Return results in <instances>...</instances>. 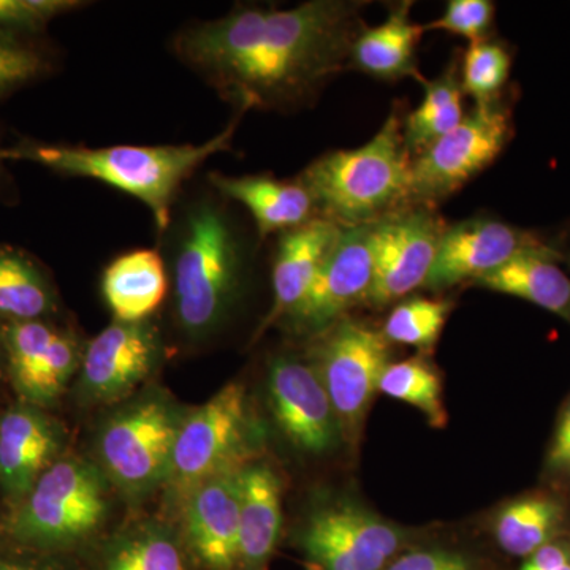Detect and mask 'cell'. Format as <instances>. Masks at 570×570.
<instances>
[{"label": "cell", "mask_w": 570, "mask_h": 570, "mask_svg": "<svg viewBox=\"0 0 570 570\" xmlns=\"http://www.w3.org/2000/svg\"><path fill=\"white\" fill-rule=\"evenodd\" d=\"M365 2L313 0L294 9L242 7L176 37L187 66L239 108H291L351 58Z\"/></svg>", "instance_id": "1"}, {"label": "cell", "mask_w": 570, "mask_h": 570, "mask_svg": "<svg viewBox=\"0 0 570 570\" xmlns=\"http://www.w3.org/2000/svg\"><path fill=\"white\" fill-rule=\"evenodd\" d=\"M239 118L202 145L82 146L20 141L0 148V160H28L56 174L92 178L138 198L160 230L170 223L171 205L181 184L214 154L230 148Z\"/></svg>", "instance_id": "2"}, {"label": "cell", "mask_w": 570, "mask_h": 570, "mask_svg": "<svg viewBox=\"0 0 570 570\" xmlns=\"http://www.w3.org/2000/svg\"><path fill=\"white\" fill-rule=\"evenodd\" d=\"M411 164L403 122L393 110L370 141L325 154L298 183L313 197L317 217L341 228L362 227L409 205Z\"/></svg>", "instance_id": "3"}, {"label": "cell", "mask_w": 570, "mask_h": 570, "mask_svg": "<svg viewBox=\"0 0 570 570\" xmlns=\"http://www.w3.org/2000/svg\"><path fill=\"white\" fill-rule=\"evenodd\" d=\"M242 275V255L225 213L194 206L184 220L175 257V314L187 336L200 340L224 324Z\"/></svg>", "instance_id": "4"}, {"label": "cell", "mask_w": 570, "mask_h": 570, "mask_svg": "<svg viewBox=\"0 0 570 570\" xmlns=\"http://www.w3.org/2000/svg\"><path fill=\"white\" fill-rule=\"evenodd\" d=\"M107 513L108 480L102 469L77 456H61L10 510L2 528L21 549L61 551L92 538Z\"/></svg>", "instance_id": "5"}, {"label": "cell", "mask_w": 570, "mask_h": 570, "mask_svg": "<svg viewBox=\"0 0 570 570\" xmlns=\"http://www.w3.org/2000/svg\"><path fill=\"white\" fill-rule=\"evenodd\" d=\"M183 419L164 393H148L116 412L97 441L108 482L129 498L146 497L167 483Z\"/></svg>", "instance_id": "6"}, {"label": "cell", "mask_w": 570, "mask_h": 570, "mask_svg": "<svg viewBox=\"0 0 570 570\" xmlns=\"http://www.w3.org/2000/svg\"><path fill=\"white\" fill-rule=\"evenodd\" d=\"M245 389L228 384L184 415L171 456L168 487L184 499L206 480L253 461L254 428Z\"/></svg>", "instance_id": "7"}, {"label": "cell", "mask_w": 570, "mask_h": 570, "mask_svg": "<svg viewBox=\"0 0 570 570\" xmlns=\"http://www.w3.org/2000/svg\"><path fill=\"white\" fill-rule=\"evenodd\" d=\"M510 135L504 100L475 104L455 129L412 159L409 205L433 206L455 194L501 156Z\"/></svg>", "instance_id": "8"}, {"label": "cell", "mask_w": 570, "mask_h": 570, "mask_svg": "<svg viewBox=\"0 0 570 570\" xmlns=\"http://www.w3.org/2000/svg\"><path fill=\"white\" fill-rule=\"evenodd\" d=\"M414 539L356 502L337 501L311 513L298 547L307 570H385Z\"/></svg>", "instance_id": "9"}, {"label": "cell", "mask_w": 570, "mask_h": 570, "mask_svg": "<svg viewBox=\"0 0 570 570\" xmlns=\"http://www.w3.org/2000/svg\"><path fill=\"white\" fill-rule=\"evenodd\" d=\"M313 355L341 434L355 442L389 366L390 343L379 330L344 317L316 336Z\"/></svg>", "instance_id": "10"}, {"label": "cell", "mask_w": 570, "mask_h": 570, "mask_svg": "<svg viewBox=\"0 0 570 570\" xmlns=\"http://www.w3.org/2000/svg\"><path fill=\"white\" fill-rule=\"evenodd\" d=\"M445 227L431 206L420 205L403 206L371 224L374 275L366 303L389 306L423 287Z\"/></svg>", "instance_id": "11"}, {"label": "cell", "mask_w": 570, "mask_h": 570, "mask_svg": "<svg viewBox=\"0 0 570 570\" xmlns=\"http://www.w3.org/2000/svg\"><path fill=\"white\" fill-rule=\"evenodd\" d=\"M528 254L562 255L535 232L487 217L463 220L445 227L423 287L442 292L468 281L475 283Z\"/></svg>", "instance_id": "12"}, {"label": "cell", "mask_w": 570, "mask_h": 570, "mask_svg": "<svg viewBox=\"0 0 570 570\" xmlns=\"http://www.w3.org/2000/svg\"><path fill=\"white\" fill-rule=\"evenodd\" d=\"M370 225L341 230L305 296L283 318L296 335H322L348 309L367 302L374 275Z\"/></svg>", "instance_id": "13"}, {"label": "cell", "mask_w": 570, "mask_h": 570, "mask_svg": "<svg viewBox=\"0 0 570 570\" xmlns=\"http://www.w3.org/2000/svg\"><path fill=\"white\" fill-rule=\"evenodd\" d=\"M3 347L18 400L32 406L51 407L80 371L82 351L77 336L47 318L7 324Z\"/></svg>", "instance_id": "14"}, {"label": "cell", "mask_w": 570, "mask_h": 570, "mask_svg": "<svg viewBox=\"0 0 570 570\" xmlns=\"http://www.w3.org/2000/svg\"><path fill=\"white\" fill-rule=\"evenodd\" d=\"M266 387L273 417L295 449L313 456L335 450L343 434L313 365L295 356H277L269 365Z\"/></svg>", "instance_id": "15"}, {"label": "cell", "mask_w": 570, "mask_h": 570, "mask_svg": "<svg viewBox=\"0 0 570 570\" xmlns=\"http://www.w3.org/2000/svg\"><path fill=\"white\" fill-rule=\"evenodd\" d=\"M160 354L163 344L151 322H111L82 352V397L89 403H118L151 376Z\"/></svg>", "instance_id": "16"}, {"label": "cell", "mask_w": 570, "mask_h": 570, "mask_svg": "<svg viewBox=\"0 0 570 570\" xmlns=\"http://www.w3.org/2000/svg\"><path fill=\"white\" fill-rule=\"evenodd\" d=\"M66 436L47 409L18 401L0 415V497L9 509L28 497L37 480L61 459Z\"/></svg>", "instance_id": "17"}, {"label": "cell", "mask_w": 570, "mask_h": 570, "mask_svg": "<svg viewBox=\"0 0 570 570\" xmlns=\"http://www.w3.org/2000/svg\"><path fill=\"white\" fill-rule=\"evenodd\" d=\"M239 471L206 480L184 499L187 546L208 570H239Z\"/></svg>", "instance_id": "18"}, {"label": "cell", "mask_w": 570, "mask_h": 570, "mask_svg": "<svg viewBox=\"0 0 570 570\" xmlns=\"http://www.w3.org/2000/svg\"><path fill=\"white\" fill-rule=\"evenodd\" d=\"M283 530V485L265 461L239 471V570H268Z\"/></svg>", "instance_id": "19"}, {"label": "cell", "mask_w": 570, "mask_h": 570, "mask_svg": "<svg viewBox=\"0 0 570 570\" xmlns=\"http://www.w3.org/2000/svg\"><path fill=\"white\" fill-rule=\"evenodd\" d=\"M343 228L324 217L284 232L273 265V306L261 332L283 321L298 305L313 284L322 264L333 249Z\"/></svg>", "instance_id": "20"}, {"label": "cell", "mask_w": 570, "mask_h": 570, "mask_svg": "<svg viewBox=\"0 0 570 570\" xmlns=\"http://www.w3.org/2000/svg\"><path fill=\"white\" fill-rule=\"evenodd\" d=\"M412 2L390 7L387 20L376 28H362L356 33L348 62L356 70L384 81L415 78L419 71L417 48L423 26L412 21Z\"/></svg>", "instance_id": "21"}, {"label": "cell", "mask_w": 570, "mask_h": 570, "mask_svg": "<svg viewBox=\"0 0 570 570\" xmlns=\"http://www.w3.org/2000/svg\"><path fill=\"white\" fill-rule=\"evenodd\" d=\"M213 186L253 214L261 238L288 232L317 217L313 197L302 183H285L269 176L212 175Z\"/></svg>", "instance_id": "22"}, {"label": "cell", "mask_w": 570, "mask_h": 570, "mask_svg": "<svg viewBox=\"0 0 570 570\" xmlns=\"http://www.w3.org/2000/svg\"><path fill=\"white\" fill-rule=\"evenodd\" d=\"M167 272L157 250L140 249L116 258L102 277L105 302L115 321H148L167 295Z\"/></svg>", "instance_id": "23"}, {"label": "cell", "mask_w": 570, "mask_h": 570, "mask_svg": "<svg viewBox=\"0 0 570 570\" xmlns=\"http://www.w3.org/2000/svg\"><path fill=\"white\" fill-rule=\"evenodd\" d=\"M562 255L528 254L513 258L475 285L524 299L570 322V277L558 265Z\"/></svg>", "instance_id": "24"}, {"label": "cell", "mask_w": 570, "mask_h": 570, "mask_svg": "<svg viewBox=\"0 0 570 570\" xmlns=\"http://www.w3.org/2000/svg\"><path fill=\"white\" fill-rule=\"evenodd\" d=\"M566 509L549 494H528L502 505L491 523L494 542L510 557L527 560L540 547L561 538Z\"/></svg>", "instance_id": "25"}, {"label": "cell", "mask_w": 570, "mask_h": 570, "mask_svg": "<svg viewBox=\"0 0 570 570\" xmlns=\"http://www.w3.org/2000/svg\"><path fill=\"white\" fill-rule=\"evenodd\" d=\"M425 96L422 104L403 124V140L409 156L415 157L430 148L463 121V88L460 62L453 59L434 80H423Z\"/></svg>", "instance_id": "26"}, {"label": "cell", "mask_w": 570, "mask_h": 570, "mask_svg": "<svg viewBox=\"0 0 570 570\" xmlns=\"http://www.w3.org/2000/svg\"><path fill=\"white\" fill-rule=\"evenodd\" d=\"M56 307L48 277L21 250L0 247V318L13 322L41 321Z\"/></svg>", "instance_id": "27"}, {"label": "cell", "mask_w": 570, "mask_h": 570, "mask_svg": "<svg viewBox=\"0 0 570 570\" xmlns=\"http://www.w3.org/2000/svg\"><path fill=\"white\" fill-rule=\"evenodd\" d=\"M379 392L417 409L433 428L448 425L441 373L423 355L389 363L379 381Z\"/></svg>", "instance_id": "28"}, {"label": "cell", "mask_w": 570, "mask_h": 570, "mask_svg": "<svg viewBox=\"0 0 570 570\" xmlns=\"http://www.w3.org/2000/svg\"><path fill=\"white\" fill-rule=\"evenodd\" d=\"M100 570H189V562L181 540L151 523L116 539Z\"/></svg>", "instance_id": "29"}, {"label": "cell", "mask_w": 570, "mask_h": 570, "mask_svg": "<svg viewBox=\"0 0 570 570\" xmlns=\"http://www.w3.org/2000/svg\"><path fill=\"white\" fill-rule=\"evenodd\" d=\"M452 309L453 303L449 299L422 296L403 299L389 314L382 335L390 344L430 351L438 343Z\"/></svg>", "instance_id": "30"}, {"label": "cell", "mask_w": 570, "mask_h": 570, "mask_svg": "<svg viewBox=\"0 0 570 570\" xmlns=\"http://www.w3.org/2000/svg\"><path fill=\"white\" fill-rule=\"evenodd\" d=\"M512 69V55L508 45L489 39L471 43L460 63V80L464 96L475 104L501 99Z\"/></svg>", "instance_id": "31"}, {"label": "cell", "mask_w": 570, "mask_h": 570, "mask_svg": "<svg viewBox=\"0 0 570 570\" xmlns=\"http://www.w3.org/2000/svg\"><path fill=\"white\" fill-rule=\"evenodd\" d=\"M48 70V56L24 32L0 29V97L39 80Z\"/></svg>", "instance_id": "32"}, {"label": "cell", "mask_w": 570, "mask_h": 570, "mask_svg": "<svg viewBox=\"0 0 570 570\" xmlns=\"http://www.w3.org/2000/svg\"><path fill=\"white\" fill-rule=\"evenodd\" d=\"M494 11L490 0H450L441 17L422 24L423 32H448L478 43L491 39Z\"/></svg>", "instance_id": "33"}, {"label": "cell", "mask_w": 570, "mask_h": 570, "mask_svg": "<svg viewBox=\"0 0 570 570\" xmlns=\"http://www.w3.org/2000/svg\"><path fill=\"white\" fill-rule=\"evenodd\" d=\"M385 570H490L469 551L439 543H414Z\"/></svg>", "instance_id": "34"}, {"label": "cell", "mask_w": 570, "mask_h": 570, "mask_svg": "<svg viewBox=\"0 0 570 570\" xmlns=\"http://www.w3.org/2000/svg\"><path fill=\"white\" fill-rule=\"evenodd\" d=\"M73 0H0V29L33 33L59 14L78 9Z\"/></svg>", "instance_id": "35"}, {"label": "cell", "mask_w": 570, "mask_h": 570, "mask_svg": "<svg viewBox=\"0 0 570 570\" xmlns=\"http://www.w3.org/2000/svg\"><path fill=\"white\" fill-rule=\"evenodd\" d=\"M547 469L551 474L570 478V400L562 411L557 433L551 441Z\"/></svg>", "instance_id": "36"}, {"label": "cell", "mask_w": 570, "mask_h": 570, "mask_svg": "<svg viewBox=\"0 0 570 570\" xmlns=\"http://www.w3.org/2000/svg\"><path fill=\"white\" fill-rule=\"evenodd\" d=\"M520 570H570V540H551L528 557Z\"/></svg>", "instance_id": "37"}, {"label": "cell", "mask_w": 570, "mask_h": 570, "mask_svg": "<svg viewBox=\"0 0 570 570\" xmlns=\"http://www.w3.org/2000/svg\"><path fill=\"white\" fill-rule=\"evenodd\" d=\"M0 570H50L47 566L21 558H0Z\"/></svg>", "instance_id": "38"}, {"label": "cell", "mask_w": 570, "mask_h": 570, "mask_svg": "<svg viewBox=\"0 0 570 570\" xmlns=\"http://www.w3.org/2000/svg\"><path fill=\"white\" fill-rule=\"evenodd\" d=\"M6 363V347H3V328L0 330V366Z\"/></svg>", "instance_id": "39"}, {"label": "cell", "mask_w": 570, "mask_h": 570, "mask_svg": "<svg viewBox=\"0 0 570 570\" xmlns=\"http://www.w3.org/2000/svg\"><path fill=\"white\" fill-rule=\"evenodd\" d=\"M569 261H570V257H569Z\"/></svg>", "instance_id": "40"}]
</instances>
